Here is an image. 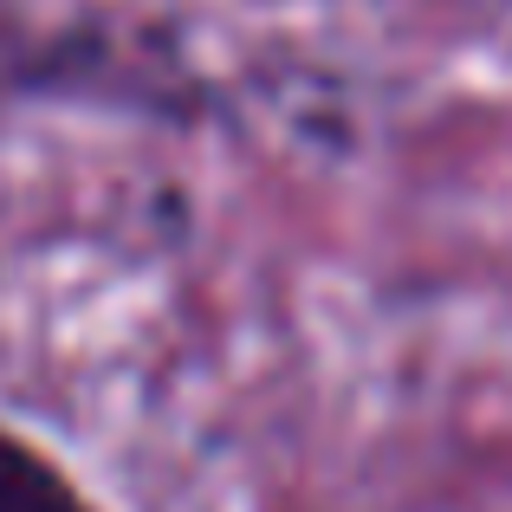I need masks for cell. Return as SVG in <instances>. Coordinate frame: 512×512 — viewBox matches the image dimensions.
Here are the masks:
<instances>
[{
    "label": "cell",
    "mask_w": 512,
    "mask_h": 512,
    "mask_svg": "<svg viewBox=\"0 0 512 512\" xmlns=\"http://www.w3.org/2000/svg\"><path fill=\"white\" fill-rule=\"evenodd\" d=\"M0 512H104L39 441L0 422Z\"/></svg>",
    "instance_id": "obj_1"
}]
</instances>
